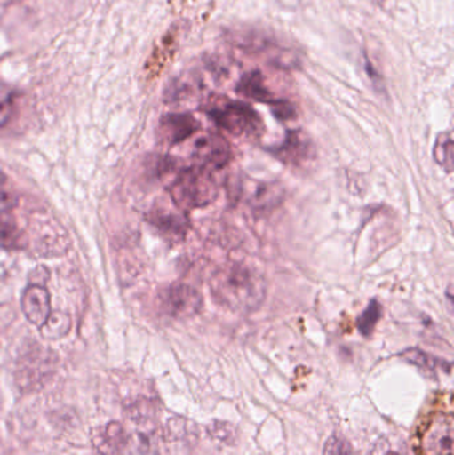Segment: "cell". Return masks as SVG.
<instances>
[{
	"label": "cell",
	"mask_w": 454,
	"mask_h": 455,
	"mask_svg": "<svg viewBox=\"0 0 454 455\" xmlns=\"http://www.w3.org/2000/svg\"><path fill=\"white\" fill-rule=\"evenodd\" d=\"M20 307L27 321L37 329L52 315L50 293L44 285L29 283L21 294Z\"/></svg>",
	"instance_id": "obj_10"
},
{
	"label": "cell",
	"mask_w": 454,
	"mask_h": 455,
	"mask_svg": "<svg viewBox=\"0 0 454 455\" xmlns=\"http://www.w3.org/2000/svg\"><path fill=\"white\" fill-rule=\"evenodd\" d=\"M272 154L285 164L303 165L314 159L315 149L311 139L303 131H288L282 146L271 149Z\"/></svg>",
	"instance_id": "obj_9"
},
{
	"label": "cell",
	"mask_w": 454,
	"mask_h": 455,
	"mask_svg": "<svg viewBox=\"0 0 454 455\" xmlns=\"http://www.w3.org/2000/svg\"><path fill=\"white\" fill-rule=\"evenodd\" d=\"M200 130V123L191 114H167L160 119V139L168 146L183 143Z\"/></svg>",
	"instance_id": "obj_11"
},
{
	"label": "cell",
	"mask_w": 454,
	"mask_h": 455,
	"mask_svg": "<svg viewBox=\"0 0 454 455\" xmlns=\"http://www.w3.org/2000/svg\"><path fill=\"white\" fill-rule=\"evenodd\" d=\"M165 307L173 318L188 320L199 315L203 307V297L188 283H175L168 289Z\"/></svg>",
	"instance_id": "obj_7"
},
{
	"label": "cell",
	"mask_w": 454,
	"mask_h": 455,
	"mask_svg": "<svg viewBox=\"0 0 454 455\" xmlns=\"http://www.w3.org/2000/svg\"><path fill=\"white\" fill-rule=\"evenodd\" d=\"M16 2V0H3V3H12Z\"/></svg>",
	"instance_id": "obj_27"
},
{
	"label": "cell",
	"mask_w": 454,
	"mask_h": 455,
	"mask_svg": "<svg viewBox=\"0 0 454 455\" xmlns=\"http://www.w3.org/2000/svg\"><path fill=\"white\" fill-rule=\"evenodd\" d=\"M370 455H412V453L402 437L384 435L373 445Z\"/></svg>",
	"instance_id": "obj_18"
},
{
	"label": "cell",
	"mask_w": 454,
	"mask_h": 455,
	"mask_svg": "<svg viewBox=\"0 0 454 455\" xmlns=\"http://www.w3.org/2000/svg\"><path fill=\"white\" fill-rule=\"evenodd\" d=\"M93 443L100 455H120L128 446V435L119 422H109L93 438Z\"/></svg>",
	"instance_id": "obj_13"
},
{
	"label": "cell",
	"mask_w": 454,
	"mask_h": 455,
	"mask_svg": "<svg viewBox=\"0 0 454 455\" xmlns=\"http://www.w3.org/2000/svg\"><path fill=\"white\" fill-rule=\"evenodd\" d=\"M50 277V272H48L47 267H36L34 270H32L31 275H29V283H37V285H44L45 281Z\"/></svg>",
	"instance_id": "obj_24"
},
{
	"label": "cell",
	"mask_w": 454,
	"mask_h": 455,
	"mask_svg": "<svg viewBox=\"0 0 454 455\" xmlns=\"http://www.w3.org/2000/svg\"><path fill=\"white\" fill-rule=\"evenodd\" d=\"M135 455H157V453L154 449L149 448L147 443H144V445H141L140 448L136 451Z\"/></svg>",
	"instance_id": "obj_25"
},
{
	"label": "cell",
	"mask_w": 454,
	"mask_h": 455,
	"mask_svg": "<svg viewBox=\"0 0 454 455\" xmlns=\"http://www.w3.org/2000/svg\"><path fill=\"white\" fill-rule=\"evenodd\" d=\"M195 163L205 170H221L228 164L232 149L228 140L218 132H207L197 139L192 152Z\"/></svg>",
	"instance_id": "obj_5"
},
{
	"label": "cell",
	"mask_w": 454,
	"mask_h": 455,
	"mask_svg": "<svg viewBox=\"0 0 454 455\" xmlns=\"http://www.w3.org/2000/svg\"><path fill=\"white\" fill-rule=\"evenodd\" d=\"M271 107L272 114L275 115V117L279 120H291L295 119L296 117V109L293 107L292 103H290L288 100H282V99H277Z\"/></svg>",
	"instance_id": "obj_23"
},
{
	"label": "cell",
	"mask_w": 454,
	"mask_h": 455,
	"mask_svg": "<svg viewBox=\"0 0 454 455\" xmlns=\"http://www.w3.org/2000/svg\"><path fill=\"white\" fill-rule=\"evenodd\" d=\"M168 191L175 207L183 212L208 207L219 196V187L212 171L199 165L181 170L171 181Z\"/></svg>",
	"instance_id": "obj_2"
},
{
	"label": "cell",
	"mask_w": 454,
	"mask_h": 455,
	"mask_svg": "<svg viewBox=\"0 0 454 455\" xmlns=\"http://www.w3.org/2000/svg\"><path fill=\"white\" fill-rule=\"evenodd\" d=\"M211 293L231 312H255L267 297L266 277L244 262L224 265L213 275Z\"/></svg>",
	"instance_id": "obj_1"
},
{
	"label": "cell",
	"mask_w": 454,
	"mask_h": 455,
	"mask_svg": "<svg viewBox=\"0 0 454 455\" xmlns=\"http://www.w3.org/2000/svg\"><path fill=\"white\" fill-rule=\"evenodd\" d=\"M323 455H354V451L351 443L346 438L335 435L325 443Z\"/></svg>",
	"instance_id": "obj_21"
},
{
	"label": "cell",
	"mask_w": 454,
	"mask_h": 455,
	"mask_svg": "<svg viewBox=\"0 0 454 455\" xmlns=\"http://www.w3.org/2000/svg\"><path fill=\"white\" fill-rule=\"evenodd\" d=\"M183 211H170L162 207H155L148 213V221L159 232L164 240L170 243H179L184 240L189 229Z\"/></svg>",
	"instance_id": "obj_8"
},
{
	"label": "cell",
	"mask_w": 454,
	"mask_h": 455,
	"mask_svg": "<svg viewBox=\"0 0 454 455\" xmlns=\"http://www.w3.org/2000/svg\"><path fill=\"white\" fill-rule=\"evenodd\" d=\"M424 455H454V414H437L421 437Z\"/></svg>",
	"instance_id": "obj_6"
},
{
	"label": "cell",
	"mask_w": 454,
	"mask_h": 455,
	"mask_svg": "<svg viewBox=\"0 0 454 455\" xmlns=\"http://www.w3.org/2000/svg\"><path fill=\"white\" fill-rule=\"evenodd\" d=\"M250 187H240L244 191L245 202L258 211L274 210L284 200V189L280 184L252 181Z\"/></svg>",
	"instance_id": "obj_12"
},
{
	"label": "cell",
	"mask_w": 454,
	"mask_h": 455,
	"mask_svg": "<svg viewBox=\"0 0 454 455\" xmlns=\"http://www.w3.org/2000/svg\"><path fill=\"white\" fill-rule=\"evenodd\" d=\"M236 92L247 99L259 101V103L272 106L277 100L274 93L266 85L263 74L259 69L247 72L240 77L236 85Z\"/></svg>",
	"instance_id": "obj_14"
},
{
	"label": "cell",
	"mask_w": 454,
	"mask_h": 455,
	"mask_svg": "<svg viewBox=\"0 0 454 455\" xmlns=\"http://www.w3.org/2000/svg\"><path fill=\"white\" fill-rule=\"evenodd\" d=\"M381 315H383V307L380 302L373 299L357 320V328H359L360 333L365 337L370 336L380 321Z\"/></svg>",
	"instance_id": "obj_19"
},
{
	"label": "cell",
	"mask_w": 454,
	"mask_h": 455,
	"mask_svg": "<svg viewBox=\"0 0 454 455\" xmlns=\"http://www.w3.org/2000/svg\"><path fill=\"white\" fill-rule=\"evenodd\" d=\"M3 248L15 249L21 246V233L19 232L16 224L11 220L10 216L3 213Z\"/></svg>",
	"instance_id": "obj_20"
},
{
	"label": "cell",
	"mask_w": 454,
	"mask_h": 455,
	"mask_svg": "<svg viewBox=\"0 0 454 455\" xmlns=\"http://www.w3.org/2000/svg\"><path fill=\"white\" fill-rule=\"evenodd\" d=\"M402 357L412 365H416L423 371H431V373H436L437 371H450V363L439 360V358L434 357V355H428V353L420 349H407L402 353Z\"/></svg>",
	"instance_id": "obj_16"
},
{
	"label": "cell",
	"mask_w": 454,
	"mask_h": 455,
	"mask_svg": "<svg viewBox=\"0 0 454 455\" xmlns=\"http://www.w3.org/2000/svg\"><path fill=\"white\" fill-rule=\"evenodd\" d=\"M450 305H452V307L454 310V294H453V296H452V294H450Z\"/></svg>",
	"instance_id": "obj_26"
},
{
	"label": "cell",
	"mask_w": 454,
	"mask_h": 455,
	"mask_svg": "<svg viewBox=\"0 0 454 455\" xmlns=\"http://www.w3.org/2000/svg\"><path fill=\"white\" fill-rule=\"evenodd\" d=\"M434 160L448 172H454V132H442L434 148Z\"/></svg>",
	"instance_id": "obj_17"
},
{
	"label": "cell",
	"mask_w": 454,
	"mask_h": 455,
	"mask_svg": "<svg viewBox=\"0 0 454 455\" xmlns=\"http://www.w3.org/2000/svg\"><path fill=\"white\" fill-rule=\"evenodd\" d=\"M204 112L221 130L234 136H260L263 120L252 106L244 101L231 100L223 96L211 98Z\"/></svg>",
	"instance_id": "obj_3"
},
{
	"label": "cell",
	"mask_w": 454,
	"mask_h": 455,
	"mask_svg": "<svg viewBox=\"0 0 454 455\" xmlns=\"http://www.w3.org/2000/svg\"><path fill=\"white\" fill-rule=\"evenodd\" d=\"M130 417L136 422L151 421L152 414H155V403L146 400L143 403H133L130 408Z\"/></svg>",
	"instance_id": "obj_22"
},
{
	"label": "cell",
	"mask_w": 454,
	"mask_h": 455,
	"mask_svg": "<svg viewBox=\"0 0 454 455\" xmlns=\"http://www.w3.org/2000/svg\"><path fill=\"white\" fill-rule=\"evenodd\" d=\"M72 328V320L68 313L52 312L48 320L40 326V336L47 341H58L64 339Z\"/></svg>",
	"instance_id": "obj_15"
},
{
	"label": "cell",
	"mask_w": 454,
	"mask_h": 455,
	"mask_svg": "<svg viewBox=\"0 0 454 455\" xmlns=\"http://www.w3.org/2000/svg\"><path fill=\"white\" fill-rule=\"evenodd\" d=\"M52 353L42 347L29 349L19 357L16 368V382L21 390L34 389L35 385H40L45 377L52 373L55 360Z\"/></svg>",
	"instance_id": "obj_4"
}]
</instances>
